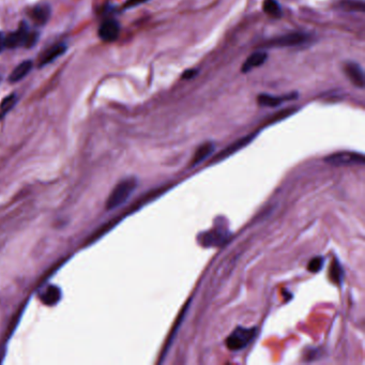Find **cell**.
<instances>
[{
	"label": "cell",
	"instance_id": "1",
	"mask_svg": "<svg viewBox=\"0 0 365 365\" xmlns=\"http://www.w3.org/2000/svg\"><path fill=\"white\" fill-rule=\"evenodd\" d=\"M39 40V32L30 31L26 23H20L18 29L11 32L9 36L5 37V47L6 48H16V47H32L36 45Z\"/></svg>",
	"mask_w": 365,
	"mask_h": 365
},
{
	"label": "cell",
	"instance_id": "2",
	"mask_svg": "<svg viewBox=\"0 0 365 365\" xmlns=\"http://www.w3.org/2000/svg\"><path fill=\"white\" fill-rule=\"evenodd\" d=\"M137 186V181L134 178L124 179L116 185L110 193L109 197L106 202V209L113 210L119 206H121L123 202L129 199L131 194L134 192Z\"/></svg>",
	"mask_w": 365,
	"mask_h": 365
},
{
	"label": "cell",
	"instance_id": "3",
	"mask_svg": "<svg viewBox=\"0 0 365 365\" xmlns=\"http://www.w3.org/2000/svg\"><path fill=\"white\" fill-rule=\"evenodd\" d=\"M256 328L238 327L226 339V346L230 350H241L247 347L256 335Z\"/></svg>",
	"mask_w": 365,
	"mask_h": 365
},
{
	"label": "cell",
	"instance_id": "4",
	"mask_svg": "<svg viewBox=\"0 0 365 365\" xmlns=\"http://www.w3.org/2000/svg\"><path fill=\"white\" fill-rule=\"evenodd\" d=\"M327 163L334 166H347L353 164H363L364 157L360 153L344 151L336 152L325 159Z\"/></svg>",
	"mask_w": 365,
	"mask_h": 365
},
{
	"label": "cell",
	"instance_id": "5",
	"mask_svg": "<svg viewBox=\"0 0 365 365\" xmlns=\"http://www.w3.org/2000/svg\"><path fill=\"white\" fill-rule=\"evenodd\" d=\"M307 36L305 33L301 32H293L285 34V36L278 37L275 39L270 40L265 46L268 47H287V46H296L304 43L306 41Z\"/></svg>",
	"mask_w": 365,
	"mask_h": 365
},
{
	"label": "cell",
	"instance_id": "6",
	"mask_svg": "<svg viewBox=\"0 0 365 365\" xmlns=\"http://www.w3.org/2000/svg\"><path fill=\"white\" fill-rule=\"evenodd\" d=\"M99 37L104 42H114L118 39L120 33V25L116 19H105L99 28Z\"/></svg>",
	"mask_w": 365,
	"mask_h": 365
},
{
	"label": "cell",
	"instance_id": "7",
	"mask_svg": "<svg viewBox=\"0 0 365 365\" xmlns=\"http://www.w3.org/2000/svg\"><path fill=\"white\" fill-rule=\"evenodd\" d=\"M344 71H345L349 81L352 82L354 85L358 88H364L365 85V76L363 69L360 65L356 62H347L345 67H344Z\"/></svg>",
	"mask_w": 365,
	"mask_h": 365
},
{
	"label": "cell",
	"instance_id": "8",
	"mask_svg": "<svg viewBox=\"0 0 365 365\" xmlns=\"http://www.w3.org/2000/svg\"><path fill=\"white\" fill-rule=\"evenodd\" d=\"M67 51V45L63 43H57L50 48H47L46 51L41 54L39 58V68L45 67L50 63L54 62L56 59L59 58L60 56L66 53Z\"/></svg>",
	"mask_w": 365,
	"mask_h": 365
},
{
	"label": "cell",
	"instance_id": "9",
	"mask_svg": "<svg viewBox=\"0 0 365 365\" xmlns=\"http://www.w3.org/2000/svg\"><path fill=\"white\" fill-rule=\"evenodd\" d=\"M51 6L46 3H40L34 5L29 11V17L32 22L38 26L45 25L51 17Z\"/></svg>",
	"mask_w": 365,
	"mask_h": 365
},
{
	"label": "cell",
	"instance_id": "10",
	"mask_svg": "<svg viewBox=\"0 0 365 365\" xmlns=\"http://www.w3.org/2000/svg\"><path fill=\"white\" fill-rule=\"evenodd\" d=\"M227 239V233L223 229H213L203 234L201 237V244L205 247H213L214 244H221Z\"/></svg>",
	"mask_w": 365,
	"mask_h": 365
},
{
	"label": "cell",
	"instance_id": "11",
	"mask_svg": "<svg viewBox=\"0 0 365 365\" xmlns=\"http://www.w3.org/2000/svg\"><path fill=\"white\" fill-rule=\"evenodd\" d=\"M298 97V95L296 93L293 94H288L286 96H274V95H269V94H259V96L257 97V102L259 105L262 106H267V107H275L278 106L280 103H283L285 101H289V100H293Z\"/></svg>",
	"mask_w": 365,
	"mask_h": 365
},
{
	"label": "cell",
	"instance_id": "12",
	"mask_svg": "<svg viewBox=\"0 0 365 365\" xmlns=\"http://www.w3.org/2000/svg\"><path fill=\"white\" fill-rule=\"evenodd\" d=\"M267 58H268V55L264 52H256L253 53L250 57L244 61L243 66L241 68V72L242 73H248L250 72L252 69L254 68H258L263 66L264 63L266 62Z\"/></svg>",
	"mask_w": 365,
	"mask_h": 365
},
{
	"label": "cell",
	"instance_id": "13",
	"mask_svg": "<svg viewBox=\"0 0 365 365\" xmlns=\"http://www.w3.org/2000/svg\"><path fill=\"white\" fill-rule=\"evenodd\" d=\"M254 136H255V134H252V135L245 136V137H243V138H241L239 140H237V142H235L233 145H230L229 147H227L226 149H224L221 153L217 154V156L213 160H215V161H221L223 159H225V158L231 156V154H233L234 152H236V151H238L239 149L243 148V147L245 145H248Z\"/></svg>",
	"mask_w": 365,
	"mask_h": 365
},
{
	"label": "cell",
	"instance_id": "14",
	"mask_svg": "<svg viewBox=\"0 0 365 365\" xmlns=\"http://www.w3.org/2000/svg\"><path fill=\"white\" fill-rule=\"evenodd\" d=\"M32 67H33V62L31 60H25L22 63H19V65L14 69L13 72L10 74L9 82L17 83L19 81H22L27 74H29Z\"/></svg>",
	"mask_w": 365,
	"mask_h": 365
},
{
	"label": "cell",
	"instance_id": "15",
	"mask_svg": "<svg viewBox=\"0 0 365 365\" xmlns=\"http://www.w3.org/2000/svg\"><path fill=\"white\" fill-rule=\"evenodd\" d=\"M61 298V291L57 286H48L46 290L41 294V299L46 305H54Z\"/></svg>",
	"mask_w": 365,
	"mask_h": 365
},
{
	"label": "cell",
	"instance_id": "16",
	"mask_svg": "<svg viewBox=\"0 0 365 365\" xmlns=\"http://www.w3.org/2000/svg\"><path fill=\"white\" fill-rule=\"evenodd\" d=\"M17 101L18 96L16 93H11L4 97L1 103H0V119L4 118L14 107H15Z\"/></svg>",
	"mask_w": 365,
	"mask_h": 365
},
{
	"label": "cell",
	"instance_id": "17",
	"mask_svg": "<svg viewBox=\"0 0 365 365\" xmlns=\"http://www.w3.org/2000/svg\"><path fill=\"white\" fill-rule=\"evenodd\" d=\"M213 149H214V146L211 143H207V144L201 145L199 148L197 149V151H196V154H195V157L193 159L192 165L198 164V163L201 162L202 160H205L206 158H208L210 154H211V152L213 151Z\"/></svg>",
	"mask_w": 365,
	"mask_h": 365
},
{
	"label": "cell",
	"instance_id": "18",
	"mask_svg": "<svg viewBox=\"0 0 365 365\" xmlns=\"http://www.w3.org/2000/svg\"><path fill=\"white\" fill-rule=\"evenodd\" d=\"M264 11L271 17L279 18L282 16V10H280V5L276 0H265Z\"/></svg>",
	"mask_w": 365,
	"mask_h": 365
},
{
	"label": "cell",
	"instance_id": "19",
	"mask_svg": "<svg viewBox=\"0 0 365 365\" xmlns=\"http://www.w3.org/2000/svg\"><path fill=\"white\" fill-rule=\"evenodd\" d=\"M340 6L346 11H356V12L365 11V4L362 0H342Z\"/></svg>",
	"mask_w": 365,
	"mask_h": 365
},
{
	"label": "cell",
	"instance_id": "20",
	"mask_svg": "<svg viewBox=\"0 0 365 365\" xmlns=\"http://www.w3.org/2000/svg\"><path fill=\"white\" fill-rule=\"evenodd\" d=\"M330 277L334 283L340 284L343 278V269L338 262H335L332 267H330Z\"/></svg>",
	"mask_w": 365,
	"mask_h": 365
},
{
	"label": "cell",
	"instance_id": "21",
	"mask_svg": "<svg viewBox=\"0 0 365 365\" xmlns=\"http://www.w3.org/2000/svg\"><path fill=\"white\" fill-rule=\"evenodd\" d=\"M322 266H324V258L321 257H315L308 264V270L311 272H318Z\"/></svg>",
	"mask_w": 365,
	"mask_h": 365
},
{
	"label": "cell",
	"instance_id": "22",
	"mask_svg": "<svg viewBox=\"0 0 365 365\" xmlns=\"http://www.w3.org/2000/svg\"><path fill=\"white\" fill-rule=\"evenodd\" d=\"M149 0H126L125 3L123 4V9L124 10H129L132 8H135L137 5H140L143 3L148 2Z\"/></svg>",
	"mask_w": 365,
	"mask_h": 365
},
{
	"label": "cell",
	"instance_id": "23",
	"mask_svg": "<svg viewBox=\"0 0 365 365\" xmlns=\"http://www.w3.org/2000/svg\"><path fill=\"white\" fill-rule=\"evenodd\" d=\"M196 74H197V71H196V70H186V71L183 74H182L181 79H183V80H191V79H193V77Z\"/></svg>",
	"mask_w": 365,
	"mask_h": 365
},
{
	"label": "cell",
	"instance_id": "24",
	"mask_svg": "<svg viewBox=\"0 0 365 365\" xmlns=\"http://www.w3.org/2000/svg\"><path fill=\"white\" fill-rule=\"evenodd\" d=\"M5 48V37L3 33L0 32V53H1Z\"/></svg>",
	"mask_w": 365,
	"mask_h": 365
},
{
	"label": "cell",
	"instance_id": "25",
	"mask_svg": "<svg viewBox=\"0 0 365 365\" xmlns=\"http://www.w3.org/2000/svg\"><path fill=\"white\" fill-rule=\"evenodd\" d=\"M0 80H1V76H0Z\"/></svg>",
	"mask_w": 365,
	"mask_h": 365
}]
</instances>
